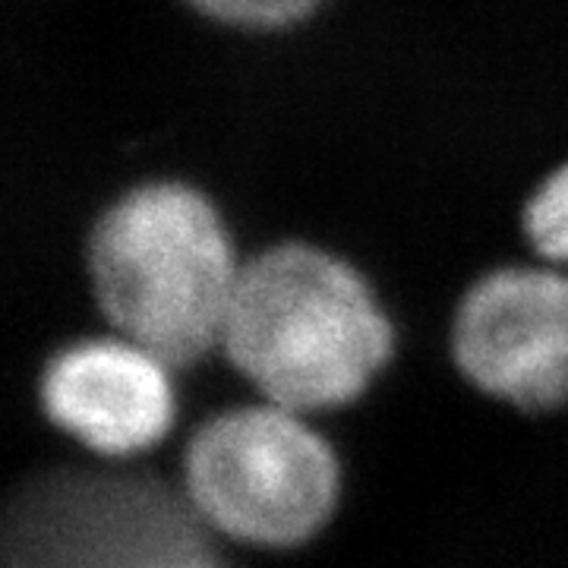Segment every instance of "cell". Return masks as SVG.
Returning a JSON list of instances; mask_svg holds the SVG:
<instances>
[{
    "label": "cell",
    "mask_w": 568,
    "mask_h": 568,
    "mask_svg": "<svg viewBox=\"0 0 568 568\" xmlns=\"http://www.w3.org/2000/svg\"><path fill=\"white\" fill-rule=\"evenodd\" d=\"M395 323L357 265L313 241L246 256L222 332L224 361L272 405H354L395 357Z\"/></svg>",
    "instance_id": "cell-1"
},
{
    "label": "cell",
    "mask_w": 568,
    "mask_h": 568,
    "mask_svg": "<svg viewBox=\"0 0 568 568\" xmlns=\"http://www.w3.org/2000/svg\"><path fill=\"white\" fill-rule=\"evenodd\" d=\"M85 282L111 332L193 366L222 347L244 260L222 209L196 183L126 186L85 234Z\"/></svg>",
    "instance_id": "cell-2"
},
{
    "label": "cell",
    "mask_w": 568,
    "mask_h": 568,
    "mask_svg": "<svg viewBox=\"0 0 568 568\" xmlns=\"http://www.w3.org/2000/svg\"><path fill=\"white\" fill-rule=\"evenodd\" d=\"M521 234L537 260L568 265V159L534 183L521 205Z\"/></svg>",
    "instance_id": "cell-7"
},
{
    "label": "cell",
    "mask_w": 568,
    "mask_h": 568,
    "mask_svg": "<svg viewBox=\"0 0 568 568\" xmlns=\"http://www.w3.org/2000/svg\"><path fill=\"white\" fill-rule=\"evenodd\" d=\"M174 369L121 332L58 347L39 376L44 417L102 462H130L162 446L178 420Z\"/></svg>",
    "instance_id": "cell-6"
},
{
    "label": "cell",
    "mask_w": 568,
    "mask_h": 568,
    "mask_svg": "<svg viewBox=\"0 0 568 568\" xmlns=\"http://www.w3.org/2000/svg\"><path fill=\"white\" fill-rule=\"evenodd\" d=\"M448 351L477 392L525 414L568 402V265H496L467 284Z\"/></svg>",
    "instance_id": "cell-5"
},
{
    "label": "cell",
    "mask_w": 568,
    "mask_h": 568,
    "mask_svg": "<svg viewBox=\"0 0 568 568\" xmlns=\"http://www.w3.org/2000/svg\"><path fill=\"white\" fill-rule=\"evenodd\" d=\"M181 489L219 537L297 547L338 506L342 465L306 414L260 398L209 417L190 436Z\"/></svg>",
    "instance_id": "cell-4"
},
{
    "label": "cell",
    "mask_w": 568,
    "mask_h": 568,
    "mask_svg": "<svg viewBox=\"0 0 568 568\" xmlns=\"http://www.w3.org/2000/svg\"><path fill=\"white\" fill-rule=\"evenodd\" d=\"M181 3L222 29L272 36L304 26L328 0H181Z\"/></svg>",
    "instance_id": "cell-8"
},
{
    "label": "cell",
    "mask_w": 568,
    "mask_h": 568,
    "mask_svg": "<svg viewBox=\"0 0 568 568\" xmlns=\"http://www.w3.org/2000/svg\"><path fill=\"white\" fill-rule=\"evenodd\" d=\"M183 489L123 467L32 477L3 521V568H227Z\"/></svg>",
    "instance_id": "cell-3"
}]
</instances>
